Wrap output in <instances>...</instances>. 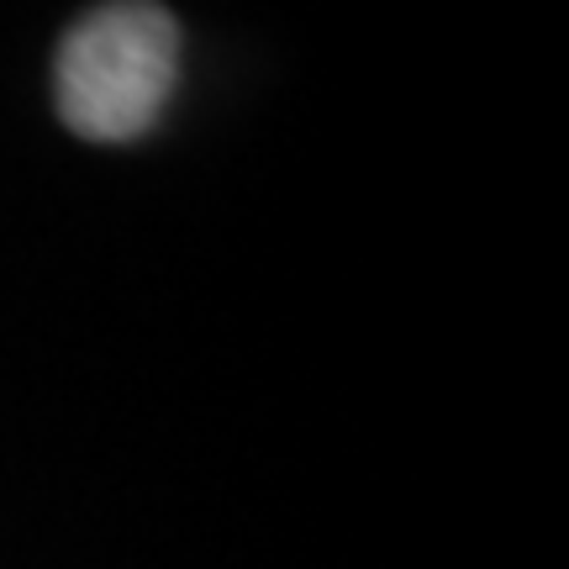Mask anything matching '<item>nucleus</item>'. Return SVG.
Segmentation results:
<instances>
[{
	"mask_svg": "<svg viewBox=\"0 0 569 569\" xmlns=\"http://www.w3.org/2000/svg\"><path fill=\"white\" fill-rule=\"evenodd\" d=\"M180 74V21L163 6L117 0L84 11L53 53V101L69 132L132 142L163 117Z\"/></svg>",
	"mask_w": 569,
	"mask_h": 569,
	"instance_id": "f257e3e1",
	"label": "nucleus"
}]
</instances>
